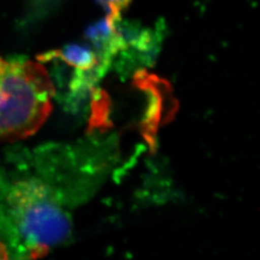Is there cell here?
Returning <instances> with one entry per match:
<instances>
[{"label":"cell","instance_id":"obj_2","mask_svg":"<svg viewBox=\"0 0 260 260\" xmlns=\"http://www.w3.org/2000/svg\"><path fill=\"white\" fill-rule=\"evenodd\" d=\"M55 87L39 61H7L0 56V141L35 134L52 110Z\"/></svg>","mask_w":260,"mask_h":260},{"label":"cell","instance_id":"obj_4","mask_svg":"<svg viewBox=\"0 0 260 260\" xmlns=\"http://www.w3.org/2000/svg\"><path fill=\"white\" fill-rule=\"evenodd\" d=\"M9 248L8 246L0 240V259L9 258Z\"/></svg>","mask_w":260,"mask_h":260},{"label":"cell","instance_id":"obj_3","mask_svg":"<svg viewBox=\"0 0 260 260\" xmlns=\"http://www.w3.org/2000/svg\"><path fill=\"white\" fill-rule=\"evenodd\" d=\"M104 6L108 9V16L112 19H121V14L122 10L128 7L131 0H100Z\"/></svg>","mask_w":260,"mask_h":260},{"label":"cell","instance_id":"obj_1","mask_svg":"<svg viewBox=\"0 0 260 260\" xmlns=\"http://www.w3.org/2000/svg\"><path fill=\"white\" fill-rule=\"evenodd\" d=\"M0 220L13 246L25 257L45 255L64 243L72 222L55 192L41 178L18 177L1 193Z\"/></svg>","mask_w":260,"mask_h":260}]
</instances>
